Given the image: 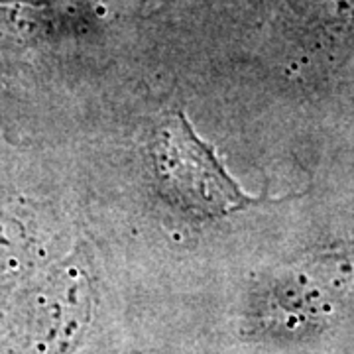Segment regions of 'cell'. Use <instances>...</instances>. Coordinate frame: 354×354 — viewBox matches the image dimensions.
Returning a JSON list of instances; mask_svg holds the SVG:
<instances>
[{"label":"cell","instance_id":"6da1fadb","mask_svg":"<svg viewBox=\"0 0 354 354\" xmlns=\"http://www.w3.org/2000/svg\"><path fill=\"white\" fill-rule=\"evenodd\" d=\"M152 158L165 189L193 213L225 216L262 201L244 193L228 176L215 150L197 136L183 113L171 114L156 130Z\"/></svg>","mask_w":354,"mask_h":354},{"label":"cell","instance_id":"7a4b0ae2","mask_svg":"<svg viewBox=\"0 0 354 354\" xmlns=\"http://www.w3.org/2000/svg\"><path fill=\"white\" fill-rule=\"evenodd\" d=\"M91 321V281L79 264L53 270L22 317V354H73Z\"/></svg>","mask_w":354,"mask_h":354}]
</instances>
